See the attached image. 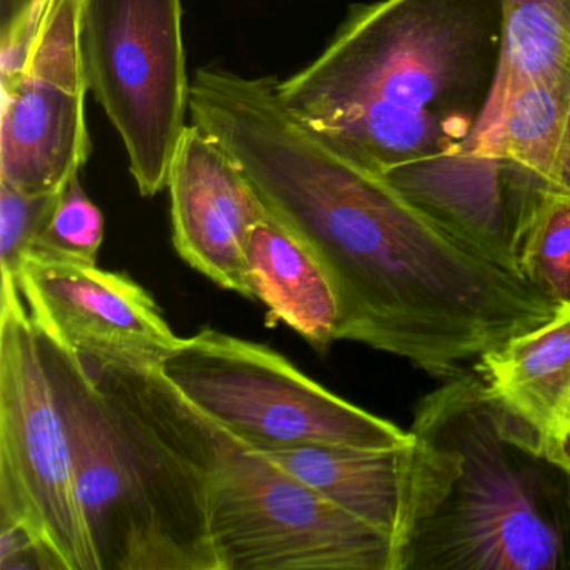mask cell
Instances as JSON below:
<instances>
[{
    "instance_id": "obj_4",
    "label": "cell",
    "mask_w": 570,
    "mask_h": 570,
    "mask_svg": "<svg viewBox=\"0 0 570 570\" xmlns=\"http://www.w3.org/2000/svg\"><path fill=\"white\" fill-rule=\"evenodd\" d=\"M158 368L203 415L262 452L415 442L412 432L330 392L282 353L218 330L179 338Z\"/></svg>"
},
{
    "instance_id": "obj_16",
    "label": "cell",
    "mask_w": 570,
    "mask_h": 570,
    "mask_svg": "<svg viewBox=\"0 0 570 570\" xmlns=\"http://www.w3.org/2000/svg\"><path fill=\"white\" fill-rule=\"evenodd\" d=\"M245 263L252 298L265 305L268 325L285 323L320 353L336 342L340 306L332 279L269 213L249 232Z\"/></svg>"
},
{
    "instance_id": "obj_15",
    "label": "cell",
    "mask_w": 570,
    "mask_h": 570,
    "mask_svg": "<svg viewBox=\"0 0 570 570\" xmlns=\"http://www.w3.org/2000/svg\"><path fill=\"white\" fill-rule=\"evenodd\" d=\"M473 368L557 455L570 435V308L483 353Z\"/></svg>"
},
{
    "instance_id": "obj_10",
    "label": "cell",
    "mask_w": 570,
    "mask_h": 570,
    "mask_svg": "<svg viewBox=\"0 0 570 570\" xmlns=\"http://www.w3.org/2000/svg\"><path fill=\"white\" fill-rule=\"evenodd\" d=\"M35 330L68 426L79 499L101 570H159L151 529L101 390L75 350L45 326L35 323Z\"/></svg>"
},
{
    "instance_id": "obj_7",
    "label": "cell",
    "mask_w": 570,
    "mask_h": 570,
    "mask_svg": "<svg viewBox=\"0 0 570 570\" xmlns=\"http://www.w3.org/2000/svg\"><path fill=\"white\" fill-rule=\"evenodd\" d=\"M82 362L121 439L159 570H219L209 529L208 420L158 366Z\"/></svg>"
},
{
    "instance_id": "obj_8",
    "label": "cell",
    "mask_w": 570,
    "mask_h": 570,
    "mask_svg": "<svg viewBox=\"0 0 570 570\" xmlns=\"http://www.w3.org/2000/svg\"><path fill=\"white\" fill-rule=\"evenodd\" d=\"M89 91L118 131L146 198L168 188L188 128L183 0H81Z\"/></svg>"
},
{
    "instance_id": "obj_13",
    "label": "cell",
    "mask_w": 570,
    "mask_h": 570,
    "mask_svg": "<svg viewBox=\"0 0 570 570\" xmlns=\"http://www.w3.org/2000/svg\"><path fill=\"white\" fill-rule=\"evenodd\" d=\"M173 245L219 288L252 298L245 246L268 209L238 163L198 125H188L168 178Z\"/></svg>"
},
{
    "instance_id": "obj_21",
    "label": "cell",
    "mask_w": 570,
    "mask_h": 570,
    "mask_svg": "<svg viewBox=\"0 0 570 570\" xmlns=\"http://www.w3.org/2000/svg\"><path fill=\"white\" fill-rule=\"evenodd\" d=\"M65 188V186H62ZM59 191L24 193L0 181V266L2 278L18 282L26 253L31 252L45 232Z\"/></svg>"
},
{
    "instance_id": "obj_19",
    "label": "cell",
    "mask_w": 570,
    "mask_h": 570,
    "mask_svg": "<svg viewBox=\"0 0 570 570\" xmlns=\"http://www.w3.org/2000/svg\"><path fill=\"white\" fill-rule=\"evenodd\" d=\"M520 275L570 308V196L550 193L523 236Z\"/></svg>"
},
{
    "instance_id": "obj_11",
    "label": "cell",
    "mask_w": 570,
    "mask_h": 570,
    "mask_svg": "<svg viewBox=\"0 0 570 570\" xmlns=\"http://www.w3.org/2000/svg\"><path fill=\"white\" fill-rule=\"evenodd\" d=\"M18 286L32 322L91 362L158 366L179 340L151 293L122 273L29 252Z\"/></svg>"
},
{
    "instance_id": "obj_12",
    "label": "cell",
    "mask_w": 570,
    "mask_h": 570,
    "mask_svg": "<svg viewBox=\"0 0 570 570\" xmlns=\"http://www.w3.org/2000/svg\"><path fill=\"white\" fill-rule=\"evenodd\" d=\"M380 176L466 248L523 278V236L553 193L532 169L505 156L455 149Z\"/></svg>"
},
{
    "instance_id": "obj_3",
    "label": "cell",
    "mask_w": 570,
    "mask_h": 570,
    "mask_svg": "<svg viewBox=\"0 0 570 570\" xmlns=\"http://www.w3.org/2000/svg\"><path fill=\"white\" fill-rule=\"evenodd\" d=\"M432 480L400 570H570V466L475 368L420 400Z\"/></svg>"
},
{
    "instance_id": "obj_20",
    "label": "cell",
    "mask_w": 570,
    "mask_h": 570,
    "mask_svg": "<svg viewBox=\"0 0 570 570\" xmlns=\"http://www.w3.org/2000/svg\"><path fill=\"white\" fill-rule=\"evenodd\" d=\"M102 242L105 216L86 195L81 173H78L59 193L55 212L31 252L51 258L98 265Z\"/></svg>"
},
{
    "instance_id": "obj_1",
    "label": "cell",
    "mask_w": 570,
    "mask_h": 570,
    "mask_svg": "<svg viewBox=\"0 0 570 570\" xmlns=\"http://www.w3.org/2000/svg\"><path fill=\"white\" fill-rule=\"evenodd\" d=\"M276 81L198 69L189 116L325 268L338 298L336 342L362 343L446 380L566 309L466 248L382 176L323 145L286 111Z\"/></svg>"
},
{
    "instance_id": "obj_24",
    "label": "cell",
    "mask_w": 570,
    "mask_h": 570,
    "mask_svg": "<svg viewBox=\"0 0 570 570\" xmlns=\"http://www.w3.org/2000/svg\"><path fill=\"white\" fill-rule=\"evenodd\" d=\"M557 456H559L567 466H570V435L567 436L566 442L560 446L559 452H557Z\"/></svg>"
},
{
    "instance_id": "obj_9",
    "label": "cell",
    "mask_w": 570,
    "mask_h": 570,
    "mask_svg": "<svg viewBox=\"0 0 570 570\" xmlns=\"http://www.w3.org/2000/svg\"><path fill=\"white\" fill-rule=\"evenodd\" d=\"M88 91L81 0H49L24 68L2 82L0 181L55 193L81 173L92 151Z\"/></svg>"
},
{
    "instance_id": "obj_22",
    "label": "cell",
    "mask_w": 570,
    "mask_h": 570,
    "mask_svg": "<svg viewBox=\"0 0 570 570\" xmlns=\"http://www.w3.org/2000/svg\"><path fill=\"white\" fill-rule=\"evenodd\" d=\"M49 0H0V82L24 68Z\"/></svg>"
},
{
    "instance_id": "obj_18",
    "label": "cell",
    "mask_w": 570,
    "mask_h": 570,
    "mask_svg": "<svg viewBox=\"0 0 570 570\" xmlns=\"http://www.w3.org/2000/svg\"><path fill=\"white\" fill-rule=\"evenodd\" d=\"M502 4L499 76L480 122L492 118L520 89L570 71V0H502Z\"/></svg>"
},
{
    "instance_id": "obj_6",
    "label": "cell",
    "mask_w": 570,
    "mask_h": 570,
    "mask_svg": "<svg viewBox=\"0 0 570 570\" xmlns=\"http://www.w3.org/2000/svg\"><path fill=\"white\" fill-rule=\"evenodd\" d=\"M0 525L35 540L48 570H101L79 499L71 440L14 279L0 312Z\"/></svg>"
},
{
    "instance_id": "obj_2",
    "label": "cell",
    "mask_w": 570,
    "mask_h": 570,
    "mask_svg": "<svg viewBox=\"0 0 570 570\" xmlns=\"http://www.w3.org/2000/svg\"><path fill=\"white\" fill-rule=\"evenodd\" d=\"M502 35V0L353 4L276 95L323 145L382 175L469 142L495 88Z\"/></svg>"
},
{
    "instance_id": "obj_14",
    "label": "cell",
    "mask_w": 570,
    "mask_h": 570,
    "mask_svg": "<svg viewBox=\"0 0 570 570\" xmlns=\"http://www.w3.org/2000/svg\"><path fill=\"white\" fill-rule=\"evenodd\" d=\"M263 453L340 509L395 540L400 550L425 503L432 476V453L419 439L399 449L313 445Z\"/></svg>"
},
{
    "instance_id": "obj_23",
    "label": "cell",
    "mask_w": 570,
    "mask_h": 570,
    "mask_svg": "<svg viewBox=\"0 0 570 570\" xmlns=\"http://www.w3.org/2000/svg\"><path fill=\"white\" fill-rule=\"evenodd\" d=\"M0 569H48L32 537L18 525H0Z\"/></svg>"
},
{
    "instance_id": "obj_17",
    "label": "cell",
    "mask_w": 570,
    "mask_h": 570,
    "mask_svg": "<svg viewBox=\"0 0 570 570\" xmlns=\"http://www.w3.org/2000/svg\"><path fill=\"white\" fill-rule=\"evenodd\" d=\"M460 149L515 159L570 196V71L517 91Z\"/></svg>"
},
{
    "instance_id": "obj_5",
    "label": "cell",
    "mask_w": 570,
    "mask_h": 570,
    "mask_svg": "<svg viewBox=\"0 0 570 570\" xmlns=\"http://www.w3.org/2000/svg\"><path fill=\"white\" fill-rule=\"evenodd\" d=\"M206 420L219 570H400L395 540Z\"/></svg>"
}]
</instances>
